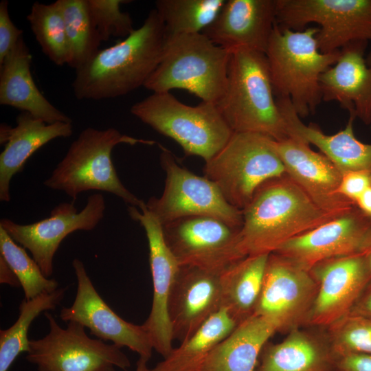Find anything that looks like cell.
<instances>
[{"mask_svg": "<svg viewBox=\"0 0 371 371\" xmlns=\"http://www.w3.org/2000/svg\"><path fill=\"white\" fill-rule=\"evenodd\" d=\"M166 39L164 24L152 9L140 27L117 44L100 49L76 70L71 85L75 97L110 99L144 86L161 60Z\"/></svg>", "mask_w": 371, "mask_h": 371, "instance_id": "cell-1", "label": "cell"}, {"mask_svg": "<svg viewBox=\"0 0 371 371\" xmlns=\"http://www.w3.org/2000/svg\"><path fill=\"white\" fill-rule=\"evenodd\" d=\"M242 212L239 249L244 256L273 253L337 217L319 208L286 174L263 183Z\"/></svg>", "mask_w": 371, "mask_h": 371, "instance_id": "cell-2", "label": "cell"}, {"mask_svg": "<svg viewBox=\"0 0 371 371\" xmlns=\"http://www.w3.org/2000/svg\"><path fill=\"white\" fill-rule=\"evenodd\" d=\"M216 104L234 133H260L276 141L289 137L265 53L230 51L226 90Z\"/></svg>", "mask_w": 371, "mask_h": 371, "instance_id": "cell-3", "label": "cell"}, {"mask_svg": "<svg viewBox=\"0 0 371 371\" xmlns=\"http://www.w3.org/2000/svg\"><path fill=\"white\" fill-rule=\"evenodd\" d=\"M318 31L315 27L294 31L276 23L265 52L274 95L289 98L300 117L315 112L322 101L319 78L340 54L319 50Z\"/></svg>", "mask_w": 371, "mask_h": 371, "instance_id": "cell-4", "label": "cell"}, {"mask_svg": "<svg viewBox=\"0 0 371 371\" xmlns=\"http://www.w3.org/2000/svg\"><path fill=\"white\" fill-rule=\"evenodd\" d=\"M155 141L121 133L114 128L89 127L71 144L63 159L43 184L62 191L74 202L78 194L89 190L108 192L129 206L140 207L144 202L121 182L111 159L113 148L120 144L153 145Z\"/></svg>", "mask_w": 371, "mask_h": 371, "instance_id": "cell-5", "label": "cell"}, {"mask_svg": "<svg viewBox=\"0 0 371 371\" xmlns=\"http://www.w3.org/2000/svg\"><path fill=\"white\" fill-rule=\"evenodd\" d=\"M230 51L202 33L166 38L161 60L144 87L153 93L184 89L216 104L227 83Z\"/></svg>", "mask_w": 371, "mask_h": 371, "instance_id": "cell-6", "label": "cell"}, {"mask_svg": "<svg viewBox=\"0 0 371 371\" xmlns=\"http://www.w3.org/2000/svg\"><path fill=\"white\" fill-rule=\"evenodd\" d=\"M130 111L155 131L175 141L186 156H198L205 162L216 155L234 133L216 104L201 101L189 106L170 92L153 93L135 103Z\"/></svg>", "mask_w": 371, "mask_h": 371, "instance_id": "cell-7", "label": "cell"}, {"mask_svg": "<svg viewBox=\"0 0 371 371\" xmlns=\"http://www.w3.org/2000/svg\"><path fill=\"white\" fill-rule=\"evenodd\" d=\"M226 201L243 210L265 181L286 174L276 140L256 133H234L224 147L203 167Z\"/></svg>", "mask_w": 371, "mask_h": 371, "instance_id": "cell-8", "label": "cell"}, {"mask_svg": "<svg viewBox=\"0 0 371 371\" xmlns=\"http://www.w3.org/2000/svg\"><path fill=\"white\" fill-rule=\"evenodd\" d=\"M276 24L294 31L311 23L322 53H332L355 42L371 40V0H276Z\"/></svg>", "mask_w": 371, "mask_h": 371, "instance_id": "cell-9", "label": "cell"}, {"mask_svg": "<svg viewBox=\"0 0 371 371\" xmlns=\"http://www.w3.org/2000/svg\"><path fill=\"white\" fill-rule=\"evenodd\" d=\"M44 315L49 332L41 339H30L26 356L38 371H115L131 366L122 348L89 337L77 322H69L63 328L51 313Z\"/></svg>", "mask_w": 371, "mask_h": 371, "instance_id": "cell-10", "label": "cell"}, {"mask_svg": "<svg viewBox=\"0 0 371 371\" xmlns=\"http://www.w3.org/2000/svg\"><path fill=\"white\" fill-rule=\"evenodd\" d=\"M160 148L165 187L161 196L151 197L146 206L162 225L185 216H209L241 227L242 210L231 205L213 181L182 167L170 150Z\"/></svg>", "mask_w": 371, "mask_h": 371, "instance_id": "cell-11", "label": "cell"}, {"mask_svg": "<svg viewBox=\"0 0 371 371\" xmlns=\"http://www.w3.org/2000/svg\"><path fill=\"white\" fill-rule=\"evenodd\" d=\"M317 291L310 270L271 253L254 315L270 322L277 333L287 334L307 326Z\"/></svg>", "mask_w": 371, "mask_h": 371, "instance_id": "cell-12", "label": "cell"}, {"mask_svg": "<svg viewBox=\"0 0 371 371\" xmlns=\"http://www.w3.org/2000/svg\"><path fill=\"white\" fill-rule=\"evenodd\" d=\"M162 229L179 266L223 271L246 257L239 249L240 227L216 217L185 216L163 225Z\"/></svg>", "mask_w": 371, "mask_h": 371, "instance_id": "cell-13", "label": "cell"}, {"mask_svg": "<svg viewBox=\"0 0 371 371\" xmlns=\"http://www.w3.org/2000/svg\"><path fill=\"white\" fill-rule=\"evenodd\" d=\"M105 200L100 193L87 199V204L78 212L74 202L60 203L50 216L30 224H19L1 218L0 227L19 245L27 249L47 278L54 271L53 260L60 244L66 236L78 230H93L103 218Z\"/></svg>", "mask_w": 371, "mask_h": 371, "instance_id": "cell-14", "label": "cell"}, {"mask_svg": "<svg viewBox=\"0 0 371 371\" xmlns=\"http://www.w3.org/2000/svg\"><path fill=\"white\" fill-rule=\"evenodd\" d=\"M72 266L78 282L77 292L73 304L60 310V319L77 322L98 339L127 347L149 359L154 349L144 326L124 320L109 306L94 288L80 260L75 258Z\"/></svg>", "mask_w": 371, "mask_h": 371, "instance_id": "cell-15", "label": "cell"}, {"mask_svg": "<svg viewBox=\"0 0 371 371\" xmlns=\"http://www.w3.org/2000/svg\"><path fill=\"white\" fill-rule=\"evenodd\" d=\"M139 209L128 206V212L145 231L153 287L151 310L142 325L150 337L153 349L165 358L173 348L168 307L180 266L166 243L161 224L148 211L145 203Z\"/></svg>", "mask_w": 371, "mask_h": 371, "instance_id": "cell-16", "label": "cell"}, {"mask_svg": "<svg viewBox=\"0 0 371 371\" xmlns=\"http://www.w3.org/2000/svg\"><path fill=\"white\" fill-rule=\"evenodd\" d=\"M318 284L307 326L326 328L348 314L371 281L362 254L322 260L310 269Z\"/></svg>", "mask_w": 371, "mask_h": 371, "instance_id": "cell-17", "label": "cell"}, {"mask_svg": "<svg viewBox=\"0 0 371 371\" xmlns=\"http://www.w3.org/2000/svg\"><path fill=\"white\" fill-rule=\"evenodd\" d=\"M371 234V218L356 205L330 221L296 236L276 251L310 270L329 258L362 254Z\"/></svg>", "mask_w": 371, "mask_h": 371, "instance_id": "cell-18", "label": "cell"}, {"mask_svg": "<svg viewBox=\"0 0 371 371\" xmlns=\"http://www.w3.org/2000/svg\"><path fill=\"white\" fill-rule=\"evenodd\" d=\"M276 148L286 174L322 210L338 216L356 205L338 192L342 172L322 153L290 137L276 140Z\"/></svg>", "mask_w": 371, "mask_h": 371, "instance_id": "cell-19", "label": "cell"}, {"mask_svg": "<svg viewBox=\"0 0 371 371\" xmlns=\"http://www.w3.org/2000/svg\"><path fill=\"white\" fill-rule=\"evenodd\" d=\"M223 271L180 266L168 307L174 340H187L222 308Z\"/></svg>", "mask_w": 371, "mask_h": 371, "instance_id": "cell-20", "label": "cell"}, {"mask_svg": "<svg viewBox=\"0 0 371 371\" xmlns=\"http://www.w3.org/2000/svg\"><path fill=\"white\" fill-rule=\"evenodd\" d=\"M276 15V0H228L201 33L229 51L245 48L265 54Z\"/></svg>", "mask_w": 371, "mask_h": 371, "instance_id": "cell-21", "label": "cell"}, {"mask_svg": "<svg viewBox=\"0 0 371 371\" xmlns=\"http://www.w3.org/2000/svg\"><path fill=\"white\" fill-rule=\"evenodd\" d=\"M368 42L348 44L340 49L336 63L319 78L322 100L335 101L359 118L371 124V65L364 53Z\"/></svg>", "mask_w": 371, "mask_h": 371, "instance_id": "cell-22", "label": "cell"}, {"mask_svg": "<svg viewBox=\"0 0 371 371\" xmlns=\"http://www.w3.org/2000/svg\"><path fill=\"white\" fill-rule=\"evenodd\" d=\"M337 359L326 328L304 326L268 341L255 371H337Z\"/></svg>", "mask_w": 371, "mask_h": 371, "instance_id": "cell-23", "label": "cell"}, {"mask_svg": "<svg viewBox=\"0 0 371 371\" xmlns=\"http://www.w3.org/2000/svg\"><path fill=\"white\" fill-rule=\"evenodd\" d=\"M16 125L0 126V143L5 144L0 155V200L10 201L12 178L23 170L27 160L40 148L58 137L72 135L70 122L47 124L27 112L22 111L16 119Z\"/></svg>", "mask_w": 371, "mask_h": 371, "instance_id": "cell-24", "label": "cell"}, {"mask_svg": "<svg viewBox=\"0 0 371 371\" xmlns=\"http://www.w3.org/2000/svg\"><path fill=\"white\" fill-rule=\"evenodd\" d=\"M276 102L282 115L289 137H294L315 146L341 172L371 169V144H364L354 134L350 114L346 127L333 134H325L318 126L304 124L294 110L291 100L278 98Z\"/></svg>", "mask_w": 371, "mask_h": 371, "instance_id": "cell-25", "label": "cell"}, {"mask_svg": "<svg viewBox=\"0 0 371 371\" xmlns=\"http://www.w3.org/2000/svg\"><path fill=\"white\" fill-rule=\"evenodd\" d=\"M32 58L21 36L0 64V104L30 113L47 124L71 123L38 89L30 69Z\"/></svg>", "mask_w": 371, "mask_h": 371, "instance_id": "cell-26", "label": "cell"}, {"mask_svg": "<svg viewBox=\"0 0 371 371\" xmlns=\"http://www.w3.org/2000/svg\"><path fill=\"white\" fill-rule=\"evenodd\" d=\"M276 333L270 322L253 315L212 349L199 371H255L263 347Z\"/></svg>", "mask_w": 371, "mask_h": 371, "instance_id": "cell-27", "label": "cell"}, {"mask_svg": "<svg viewBox=\"0 0 371 371\" xmlns=\"http://www.w3.org/2000/svg\"><path fill=\"white\" fill-rule=\"evenodd\" d=\"M269 255L246 256L221 273L222 308L227 310L237 324L254 313Z\"/></svg>", "mask_w": 371, "mask_h": 371, "instance_id": "cell-28", "label": "cell"}, {"mask_svg": "<svg viewBox=\"0 0 371 371\" xmlns=\"http://www.w3.org/2000/svg\"><path fill=\"white\" fill-rule=\"evenodd\" d=\"M237 326L222 308L150 371H199L212 349Z\"/></svg>", "mask_w": 371, "mask_h": 371, "instance_id": "cell-29", "label": "cell"}, {"mask_svg": "<svg viewBox=\"0 0 371 371\" xmlns=\"http://www.w3.org/2000/svg\"><path fill=\"white\" fill-rule=\"evenodd\" d=\"M63 14L68 47L67 65L77 70L100 50L102 43L87 0H57Z\"/></svg>", "mask_w": 371, "mask_h": 371, "instance_id": "cell-30", "label": "cell"}, {"mask_svg": "<svg viewBox=\"0 0 371 371\" xmlns=\"http://www.w3.org/2000/svg\"><path fill=\"white\" fill-rule=\"evenodd\" d=\"M65 291L66 288H58L21 302L16 322L8 328L0 330V371H8L21 352L29 351L27 334L33 320L42 312L55 309Z\"/></svg>", "mask_w": 371, "mask_h": 371, "instance_id": "cell-31", "label": "cell"}, {"mask_svg": "<svg viewBox=\"0 0 371 371\" xmlns=\"http://www.w3.org/2000/svg\"><path fill=\"white\" fill-rule=\"evenodd\" d=\"M225 0H157L155 10L166 37L201 33L216 17Z\"/></svg>", "mask_w": 371, "mask_h": 371, "instance_id": "cell-32", "label": "cell"}, {"mask_svg": "<svg viewBox=\"0 0 371 371\" xmlns=\"http://www.w3.org/2000/svg\"><path fill=\"white\" fill-rule=\"evenodd\" d=\"M27 20L45 55L56 65L67 64L68 47L65 23L56 1L49 4L34 2Z\"/></svg>", "mask_w": 371, "mask_h": 371, "instance_id": "cell-33", "label": "cell"}, {"mask_svg": "<svg viewBox=\"0 0 371 371\" xmlns=\"http://www.w3.org/2000/svg\"><path fill=\"white\" fill-rule=\"evenodd\" d=\"M0 254L17 276L25 300H31L58 289V283L54 279L45 277L33 258L30 257L25 249L1 227Z\"/></svg>", "mask_w": 371, "mask_h": 371, "instance_id": "cell-34", "label": "cell"}, {"mask_svg": "<svg viewBox=\"0 0 371 371\" xmlns=\"http://www.w3.org/2000/svg\"><path fill=\"white\" fill-rule=\"evenodd\" d=\"M326 329L337 356L371 354V318L349 313Z\"/></svg>", "mask_w": 371, "mask_h": 371, "instance_id": "cell-35", "label": "cell"}, {"mask_svg": "<svg viewBox=\"0 0 371 371\" xmlns=\"http://www.w3.org/2000/svg\"><path fill=\"white\" fill-rule=\"evenodd\" d=\"M92 21L102 42L111 36L126 38L135 29L128 12L120 10V5L131 2L125 0H87Z\"/></svg>", "mask_w": 371, "mask_h": 371, "instance_id": "cell-36", "label": "cell"}, {"mask_svg": "<svg viewBox=\"0 0 371 371\" xmlns=\"http://www.w3.org/2000/svg\"><path fill=\"white\" fill-rule=\"evenodd\" d=\"M8 1H0V64L23 36V30L12 21L8 9Z\"/></svg>", "mask_w": 371, "mask_h": 371, "instance_id": "cell-37", "label": "cell"}, {"mask_svg": "<svg viewBox=\"0 0 371 371\" xmlns=\"http://www.w3.org/2000/svg\"><path fill=\"white\" fill-rule=\"evenodd\" d=\"M371 188V169L348 171L342 174L338 192L355 203L357 199Z\"/></svg>", "mask_w": 371, "mask_h": 371, "instance_id": "cell-38", "label": "cell"}, {"mask_svg": "<svg viewBox=\"0 0 371 371\" xmlns=\"http://www.w3.org/2000/svg\"><path fill=\"white\" fill-rule=\"evenodd\" d=\"M337 371H371V354L350 353L337 356Z\"/></svg>", "mask_w": 371, "mask_h": 371, "instance_id": "cell-39", "label": "cell"}, {"mask_svg": "<svg viewBox=\"0 0 371 371\" xmlns=\"http://www.w3.org/2000/svg\"><path fill=\"white\" fill-rule=\"evenodd\" d=\"M350 313L371 318V281L365 288Z\"/></svg>", "mask_w": 371, "mask_h": 371, "instance_id": "cell-40", "label": "cell"}, {"mask_svg": "<svg viewBox=\"0 0 371 371\" xmlns=\"http://www.w3.org/2000/svg\"><path fill=\"white\" fill-rule=\"evenodd\" d=\"M0 282L1 284H7L12 286H21L14 271L5 261V260L0 255Z\"/></svg>", "mask_w": 371, "mask_h": 371, "instance_id": "cell-41", "label": "cell"}, {"mask_svg": "<svg viewBox=\"0 0 371 371\" xmlns=\"http://www.w3.org/2000/svg\"><path fill=\"white\" fill-rule=\"evenodd\" d=\"M355 205L363 214L371 218V188L365 190L357 199Z\"/></svg>", "mask_w": 371, "mask_h": 371, "instance_id": "cell-42", "label": "cell"}, {"mask_svg": "<svg viewBox=\"0 0 371 371\" xmlns=\"http://www.w3.org/2000/svg\"><path fill=\"white\" fill-rule=\"evenodd\" d=\"M362 254L365 256L370 268L371 269V234L366 244Z\"/></svg>", "mask_w": 371, "mask_h": 371, "instance_id": "cell-43", "label": "cell"}, {"mask_svg": "<svg viewBox=\"0 0 371 371\" xmlns=\"http://www.w3.org/2000/svg\"><path fill=\"white\" fill-rule=\"evenodd\" d=\"M149 359L144 357H139L136 364V369L135 371H150V369L148 368L147 363Z\"/></svg>", "mask_w": 371, "mask_h": 371, "instance_id": "cell-44", "label": "cell"}, {"mask_svg": "<svg viewBox=\"0 0 371 371\" xmlns=\"http://www.w3.org/2000/svg\"><path fill=\"white\" fill-rule=\"evenodd\" d=\"M366 63L368 64V65H371V49L368 54V55L367 56L366 58Z\"/></svg>", "mask_w": 371, "mask_h": 371, "instance_id": "cell-45", "label": "cell"}]
</instances>
